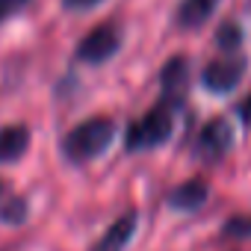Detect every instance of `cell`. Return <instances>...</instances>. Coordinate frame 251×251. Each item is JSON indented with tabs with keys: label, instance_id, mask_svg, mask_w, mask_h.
<instances>
[{
	"label": "cell",
	"instance_id": "obj_11",
	"mask_svg": "<svg viewBox=\"0 0 251 251\" xmlns=\"http://www.w3.org/2000/svg\"><path fill=\"white\" fill-rule=\"evenodd\" d=\"M216 45L225 50V53H236L239 45H242V27L236 21H225L216 33Z\"/></svg>",
	"mask_w": 251,
	"mask_h": 251
},
{
	"label": "cell",
	"instance_id": "obj_10",
	"mask_svg": "<svg viewBox=\"0 0 251 251\" xmlns=\"http://www.w3.org/2000/svg\"><path fill=\"white\" fill-rule=\"evenodd\" d=\"M30 148V127L24 124H9L0 127V163H15Z\"/></svg>",
	"mask_w": 251,
	"mask_h": 251
},
{
	"label": "cell",
	"instance_id": "obj_15",
	"mask_svg": "<svg viewBox=\"0 0 251 251\" xmlns=\"http://www.w3.org/2000/svg\"><path fill=\"white\" fill-rule=\"evenodd\" d=\"M236 112H239V121L245 124V127L251 130V95H245L242 100H239V106H236Z\"/></svg>",
	"mask_w": 251,
	"mask_h": 251
},
{
	"label": "cell",
	"instance_id": "obj_14",
	"mask_svg": "<svg viewBox=\"0 0 251 251\" xmlns=\"http://www.w3.org/2000/svg\"><path fill=\"white\" fill-rule=\"evenodd\" d=\"M62 3H65V9H71V12H86V9L100 6L103 0H62Z\"/></svg>",
	"mask_w": 251,
	"mask_h": 251
},
{
	"label": "cell",
	"instance_id": "obj_6",
	"mask_svg": "<svg viewBox=\"0 0 251 251\" xmlns=\"http://www.w3.org/2000/svg\"><path fill=\"white\" fill-rule=\"evenodd\" d=\"M186 86H189V59H186V56H172V59L163 65V71H160L163 103L177 112V109L183 106Z\"/></svg>",
	"mask_w": 251,
	"mask_h": 251
},
{
	"label": "cell",
	"instance_id": "obj_1",
	"mask_svg": "<svg viewBox=\"0 0 251 251\" xmlns=\"http://www.w3.org/2000/svg\"><path fill=\"white\" fill-rule=\"evenodd\" d=\"M115 139V124L106 115H95L80 121L74 130H68V136L62 139V154L71 163H89L95 157H100Z\"/></svg>",
	"mask_w": 251,
	"mask_h": 251
},
{
	"label": "cell",
	"instance_id": "obj_5",
	"mask_svg": "<svg viewBox=\"0 0 251 251\" xmlns=\"http://www.w3.org/2000/svg\"><path fill=\"white\" fill-rule=\"evenodd\" d=\"M233 145V127L230 121L216 115L213 121L204 124V130L198 133V145H195V154L204 160V163H219Z\"/></svg>",
	"mask_w": 251,
	"mask_h": 251
},
{
	"label": "cell",
	"instance_id": "obj_16",
	"mask_svg": "<svg viewBox=\"0 0 251 251\" xmlns=\"http://www.w3.org/2000/svg\"><path fill=\"white\" fill-rule=\"evenodd\" d=\"M24 3H30V0H0V6H3L6 12H12V9H21Z\"/></svg>",
	"mask_w": 251,
	"mask_h": 251
},
{
	"label": "cell",
	"instance_id": "obj_17",
	"mask_svg": "<svg viewBox=\"0 0 251 251\" xmlns=\"http://www.w3.org/2000/svg\"><path fill=\"white\" fill-rule=\"evenodd\" d=\"M6 15H9V12H6V9H3V6H0V21H3V18H6Z\"/></svg>",
	"mask_w": 251,
	"mask_h": 251
},
{
	"label": "cell",
	"instance_id": "obj_4",
	"mask_svg": "<svg viewBox=\"0 0 251 251\" xmlns=\"http://www.w3.org/2000/svg\"><path fill=\"white\" fill-rule=\"evenodd\" d=\"M121 48V30L115 24H98L95 30H89L80 45H77V59L89 62V65H100L106 59H112Z\"/></svg>",
	"mask_w": 251,
	"mask_h": 251
},
{
	"label": "cell",
	"instance_id": "obj_18",
	"mask_svg": "<svg viewBox=\"0 0 251 251\" xmlns=\"http://www.w3.org/2000/svg\"><path fill=\"white\" fill-rule=\"evenodd\" d=\"M0 192H3V183H0Z\"/></svg>",
	"mask_w": 251,
	"mask_h": 251
},
{
	"label": "cell",
	"instance_id": "obj_2",
	"mask_svg": "<svg viewBox=\"0 0 251 251\" xmlns=\"http://www.w3.org/2000/svg\"><path fill=\"white\" fill-rule=\"evenodd\" d=\"M172 133H175V109L160 100L157 106H151L142 118H136L127 127V133H124V148L130 154L151 151V148L163 145Z\"/></svg>",
	"mask_w": 251,
	"mask_h": 251
},
{
	"label": "cell",
	"instance_id": "obj_13",
	"mask_svg": "<svg viewBox=\"0 0 251 251\" xmlns=\"http://www.w3.org/2000/svg\"><path fill=\"white\" fill-rule=\"evenodd\" d=\"M24 219H27V201L24 198H12V201H6L3 207H0V222L21 225Z\"/></svg>",
	"mask_w": 251,
	"mask_h": 251
},
{
	"label": "cell",
	"instance_id": "obj_8",
	"mask_svg": "<svg viewBox=\"0 0 251 251\" xmlns=\"http://www.w3.org/2000/svg\"><path fill=\"white\" fill-rule=\"evenodd\" d=\"M207 198H210V186H207V180H204V177H189V180H183L180 186H175V189L169 192L166 204H169L172 210L192 213V210L204 207Z\"/></svg>",
	"mask_w": 251,
	"mask_h": 251
},
{
	"label": "cell",
	"instance_id": "obj_7",
	"mask_svg": "<svg viewBox=\"0 0 251 251\" xmlns=\"http://www.w3.org/2000/svg\"><path fill=\"white\" fill-rule=\"evenodd\" d=\"M136 225H139V216L130 210V213H124V216H118L106 230H103V236L92 245V251H124L130 245V239H133V233H136Z\"/></svg>",
	"mask_w": 251,
	"mask_h": 251
},
{
	"label": "cell",
	"instance_id": "obj_12",
	"mask_svg": "<svg viewBox=\"0 0 251 251\" xmlns=\"http://www.w3.org/2000/svg\"><path fill=\"white\" fill-rule=\"evenodd\" d=\"M222 236L225 239H248L251 236V219L248 216H230L222 225Z\"/></svg>",
	"mask_w": 251,
	"mask_h": 251
},
{
	"label": "cell",
	"instance_id": "obj_3",
	"mask_svg": "<svg viewBox=\"0 0 251 251\" xmlns=\"http://www.w3.org/2000/svg\"><path fill=\"white\" fill-rule=\"evenodd\" d=\"M245 68H248V59H245L242 53H227V56L213 59V62L204 65V71H201V86H204L207 92H213V95H227V92H233V89L242 83Z\"/></svg>",
	"mask_w": 251,
	"mask_h": 251
},
{
	"label": "cell",
	"instance_id": "obj_9",
	"mask_svg": "<svg viewBox=\"0 0 251 251\" xmlns=\"http://www.w3.org/2000/svg\"><path fill=\"white\" fill-rule=\"evenodd\" d=\"M222 3V0H180V6H177V27H183V30H201L210 18H213V12H216V6Z\"/></svg>",
	"mask_w": 251,
	"mask_h": 251
}]
</instances>
